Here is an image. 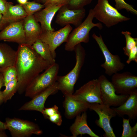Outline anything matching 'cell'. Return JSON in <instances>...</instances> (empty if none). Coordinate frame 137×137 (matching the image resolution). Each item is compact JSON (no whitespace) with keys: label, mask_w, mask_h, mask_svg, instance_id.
Wrapping results in <instances>:
<instances>
[{"label":"cell","mask_w":137,"mask_h":137,"mask_svg":"<svg viewBox=\"0 0 137 137\" xmlns=\"http://www.w3.org/2000/svg\"><path fill=\"white\" fill-rule=\"evenodd\" d=\"M15 66L17 72V92L21 94L40 73L50 65L35 50L32 45L26 43L19 45Z\"/></svg>","instance_id":"obj_1"},{"label":"cell","mask_w":137,"mask_h":137,"mask_svg":"<svg viewBox=\"0 0 137 137\" xmlns=\"http://www.w3.org/2000/svg\"><path fill=\"white\" fill-rule=\"evenodd\" d=\"M74 51L76 55L75 65L67 74L63 76H58L57 78L59 90L63 94H73L74 86L78 78L85 61V50L81 43L75 46Z\"/></svg>","instance_id":"obj_2"},{"label":"cell","mask_w":137,"mask_h":137,"mask_svg":"<svg viewBox=\"0 0 137 137\" xmlns=\"http://www.w3.org/2000/svg\"><path fill=\"white\" fill-rule=\"evenodd\" d=\"M94 18V12L93 9H91L85 20L69 34L65 45V50L73 51L75 46L81 42L88 43L90 39V32L94 27H96L100 30L102 29V24L100 23H95L93 22Z\"/></svg>","instance_id":"obj_3"},{"label":"cell","mask_w":137,"mask_h":137,"mask_svg":"<svg viewBox=\"0 0 137 137\" xmlns=\"http://www.w3.org/2000/svg\"><path fill=\"white\" fill-rule=\"evenodd\" d=\"M59 69V64L55 63L37 75L26 88L25 96L32 98L55 83Z\"/></svg>","instance_id":"obj_4"},{"label":"cell","mask_w":137,"mask_h":137,"mask_svg":"<svg viewBox=\"0 0 137 137\" xmlns=\"http://www.w3.org/2000/svg\"><path fill=\"white\" fill-rule=\"evenodd\" d=\"M93 10L94 18L108 28L130 19L122 14L109 4L108 0H98Z\"/></svg>","instance_id":"obj_5"},{"label":"cell","mask_w":137,"mask_h":137,"mask_svg":"<svg viewBox=\"0 0 137 137\" xmlns=\"http://www.w3.org/2000/svg\"><path fill=\"white\" fill-rule=\"evenodd\" d=\"M5 123L7 129L13 137H28L32 134L40 135L43 133L37 124L28 121L7 118Z\"/></svg>","instance_id":"obj_6"},{"label":"cell","mask_w":137,"mask_h":137,"mask_svg":"<svg viewBox=\"0 0 137 137\" xmlns=\"http://www.w3.org/2000/svg\"><path fill=\"white\" fill-rule=\"evenodd\" d=\"M89 109L94 111L98 115L99 119L95 123L104 131L103 136L116 137L110 123L111 119L117 115L114 110L108 105L97 103H89Z\"/></svg>","instance_id":"obj_7"},{"label":"cell","mask_w":137,"mask_h":137,"mask_svg":"<svg viewBox=\"0 0 137 137\" xmlns=\"http://www.w3.org/2000/svg\"><path fill=\"white\" fill-rule=\"evenodd\" d=\"M92 37L96 42L104 57L105 61L101 65L104 68L105 73L110 76L123 70L125 65L121 61L118 55H113L109 50L100 34L97 36L94 33Z\"/></svg>","instance_id":"obj_8"},{"label":"cell","mask_w":137,"mask_h":137,"mask_svg":"<svg viewBox=\"0 0 137 137\" xmlns=\"http://www.w3.org/2000/svg\"><path fill=\"white\" fill-rule=\"evenodd\" d=\"M98 79L102 104L110 107H118L123 104L129 97V95L116 94L113 84L105 75H101Z\"/></svg>","instance_id":"obj_9"},{"label":"cell","mask_w":137,"mask_h":137,"mask_svg":"<svg viewBox=\"0 0 137 137\" xmlns=\"http://www.w3.org/2000/svg\"><path fill=\"white\" fill-rule=\"evenodd\" d=\"M73 29L70 25H67L55 31H42L39 38L49 46L53 57L56 56L55 50L62 43L66 42L68 36Z\"/></svg>","instance_id":"obj_10"},{"label":"cell","mask_w":137,"mask_h":137,"mask_svg":"<svg viewBox=\"0 0 137 137\" xmlns=\"http://www.w3.org/2000/svg\"><path fill=\"white\" fill-rule=\"evenodd\" d=\"M111 80L117 94L129 95L137 88V76L129 72L114 74Z\"/></svg>","instance_id":"obj_11"},{"label":"cell","mask_w":137,"mask_h":137,"mask_svg":"<svg viewBox=\"0 0 137 137\" xmlns=\"http://www.w3.org/2000/svg\"><path fill=\"white\" fill-rule=\"evenodd\" d=\"M57 12L55 22L61 26L71 24L77 27L82 23L86 14L84 8L71 9L68 8L67 5L61 7Z\"/></svg>","instance_id":"obj_12"},{"label":"cell","mask_w":137,"mask_h":137,"mask_svg":"<svg viewBox=\"0 0 137 137\" xmlns=\"http://www.w3.org/2000/svg\"><path fill=\"white\" fill-rule=\"evenodd\" d=\"M73 94L79 99L89 103H102L98 79H93L88 81Z\"/></svg>","instance_id":"obj_13"},{"label":"cell","mask_w":137,"mask_h":137,"mask_svg":"<svg viewBox=\"0 0 137 137\" xmlns=\"http://www.w3.org/2000/svg\"><path fill=\"white\" fill-rule=\"evenodd\" d=\"M23 21L24 19L5 27L0 32V41L16 43L19 45L26 43Z\"/></svg>","instance_id":"obj_14"},{"label":"cell","mask_w":137,"mask_h":137,"mask_svg":"<svg viewBox=\"0 0 137 137\" xmlns=\"http://www.w3.org/2000/svg\"><path fill=\"white\" fill-rule=\"evenodd\" d=\"M63 106L66 117L71 119L89 109V103L81 100L73 94H64Z\"/></svg>","instance_id":"obj_15"},{"label":"cell","mask_w":137,"mask_h":137,"mask_svg":"<svg viewBox=\"0 0 137 137\" xmlns=\"http://www.w3.org/2000/svg\"><path fill=\"white\" fill-rule=\"evenodd\" d=\"M59 90L57 81L46 89L35 96L22 106L19 111H36L41 113L44 108L45 102L48 97Z\"/></svg>","instance_id":"obj_16"},{"label":"cell","mask_w":137,"mask_h":137,"mask_svg":"<svg viewBox=\"0 0 137 137\" xmlns=\"http://www.w3.org/2000/svg\"><path fill=\"white\" fill-rule=\"evenodd\" d=\"M63 6L62 5H50L34 14L36 21L40 23L42 31H55L51 26V22L56 12Z\"/></svg>","instance_id":"obj_17"},{"label":"cell","mask_w":137,"mask_h":137,"mask_svg":"<svg viewBox=\"0 0 137 137\" xmlns=\"http://www.w3.org/2000/svg\"><path fill=\"white\" fill-rule=\"evenodd\" d=\"M23 27L26 43L32 45L40 37L42 31L41 26L33 14L27 16L24 19Z\"/></svg>","instance_id":"obj_18"},{"label":"cell","mask_w":137,"mask_h":137,"mask_svg":"<svg viewBox=\"0 0 137 137\" xmlns=\"http://www.w3.org/2000/svg\"><path fill=\"white\" fill-rule=\"evenodd\" d=\"M112 108L119 116L126 115L130 119L134 120L137 116V89L129 95L128 98L123 104L117 107Z\"/></svg>","instance_id":"obj_19"},{"label":"cell","mask_w":137,"mask_h":137,"mask_svg":"<svg viewBox=\"0 0 137 137\" xmlns=\"http://www.w3.org/2000/svg\"><path fill=\"white\" fill-rule=\"evenodd\" d=\"M27 16L21 5H13L12 3L9 2L7 10L3 16L2 21L3 29L10 24L24 19Z\"/></svg>","instance_id":"obj_20"},{"label":"cell","mask_w":137,"mask_h":137,"mask_svg":"<svg viewBox=\"0 0 137 137\" xmlns=\"http://www.w3.org/2000/svg\"><path fill=\"white\" fill-rule=\"evenodd\" d=\"M87 115L86 111L76 116L74 122L70 128L72 134V137H76L79 135L87 134L91 137H99L92 131L89 127L87 121Z\"/></svg>","instance_id":"obj_21"},{"label":"cell","mask_w":137,"mask_h":137,"mask_svg":"<svg viewBox=\"0 0 137 137\" xmlns=\"http://www.w3.org/2000/svg\"><path fill=\"white\" fill-rule=\"evenodd\" d=\"M17 56V50L5 43H0V67L3 70L15 66Z\"/></svg>","instance_id":"obj_22"},{"label":"cell","mask_w":137,"mask_h":137,"mask_svg":"<svg viewBox=\"0 0 137 137\" xmlns=\"http://www.w3.org/2000/svg\"><path fill=\"white\" fill-rule=\"evenodd\" d=\"M32 46L36 52L50 65L55 63L56 61L52 55L49 45L39 38L32 44Z\"/></svg>","instance_id":"obj_23"},{"label":"cell","mask_w":137,"mask_h":137,"mask_svg":"<svg viewBox=\"0 0 137 137\" xmlns=\"http://www.w3.org/2000/svg\"><path fill=\"white\" fill-rule=\"evenodd\" d=\"M18 82L17 78L9 81L5 86V90L1 91L0 96V104L11 99L17 92Z\"/></svg>","instance_id":"obj_24"},{"label":"cell","mask_w":137,"mask_h":137,"mask_svg":"<svg viewBox=\"0 0 137 137\" xmlns=\"http://www.w3.org/2000/svg\"><path fill=\"white\" fill-rule=\"evenodd\" d=\"M121 33L124 36L126 41V45L123 48L124 53L128 57L130 50L137 45V38L132 37L129 31H122Z\"/></svg>","instance_id":"obj_25"},{"label":"cell","mask_w":137,"mask_h":137,"mask_svg":"<svg viewBox=\"0 0 137 137\" xmlns=\"http://www.w3.org/2000/svg\"><path fill=\"white\" fill-rule=\"evenodd\" d=\"M3 86H5L10 81L17 78V74L15 66H10L3 70L2 72Z\"/></svg>","instance_id":"obj_26"},{"label":"cell","mask_w":137,"mask_h":137,"mask_svg":"<svg viewBox=\"0 0 137 137\" xmlns=\"http://www.w3.org/2000/svg\"><path fill=\"white\" fill-rule=\"evenodd\" d=\"M22 5L27 16L33 15L45 7L43 4H42L35 1L28 2L25 4Z\"/></svg>","instance_id":"obj_27"},{"label":"cell","mask_w":137,"mask_h":137,"mask_svg":"<svg viewBox=\"0 0 137 137\" xmlns=\"http://www.w3.org/2000/svg\"><path fill=\"white\" fill-rule=\"evenodd\" d=\"M123 130L121 137H137V133L133 131L130 123V119L123 118Z\"/></svg>","instance_id":"obj_28"},{"label":"cell","mask_w":137,"mask_h":137,"mask_svg":"<svg viewBox=\"0 0 137 137\" xmlns=\"http://www.w3.org/2000/svg\"><path fill=\"white\" fill-rule=\"evenodd\" d=\"M115 3V8L118 11L125 9L128 12L135 15L137 14V11L131 5L126 3L124 0H114Z\"/></svg>","instance_id":"obj_29"},{"label":"cell","mask_w":137,"mask_h":137,"mask_svg":"<svg viewBox=\"0 0 137 137\" xmlns=\"http://www.w3.org/2000/svg\"><path fill=\"white\" fill-rule=\"evenodd\" d=\"M93 0H70L67 6L71 9H77L84 8L91 3Z\"/></svg>","instance_id":"obj_30"},{"label":"cell","mask_w":137,"mask_h":137,"mask_svg":"<svg viewBox=\"0 0 137 137\" xmlns=\"http://www.w3.org/2000/svg\"><path fill=\"white\" fill-rule=\"evenodd\" d=\"M59 112L58 107L57 106L54 105L52 107L44 108L41 113L44 117L48 118L49 117Z\"/></svg>","instance_id":"obj_31"},{"label":"cell","mask_w":137,"mask_h":137,"mask_svg":"<svg viewBox=\"0 0 137 137\" xmlns=\"http://www.w3.org/2000/svg\"><path fill=\"white\" fill-rule=\"evenodd\" d=\"M128 57V58L126 61L127 64H129L133 61L137 62V45L130 50Z\"/></svg>","instance_id":"obj_32"},{"label":"cell","mask_w":137,"mask_h":137,"mask_svg":"<svg viewBox=\"0 0 137 137\" xmlns=\"http://www.w3.org/2000/svg\"><path fill=\"white\" fill-rule=\"evenodd\" d=\"M70 0H46L43 4L45 7L51 5H67Z\"/></svg>","instance_id":"obj_33"},{"label":"cell","mask_w":137,"mask_h":137,"mask_svg":"<svg viewBox=\"0 0 137 137\" xmlns=\"http://www.w3.org/2000/svg\"><path fill=\"white\" fill-rule=\"evenodd\" d=\"M50 121L58 126L61 125L62 122L61 115L59 112L48 118Z\"/></svg>","instance_id":"obj_34"},{"label":"cell","mask_w":137,"mask_h":137,"mask_svg":"<svg viewBox=\"0 0 137 137\" xmlns=\"http://www.w3.org/2000/svg\"><path fill=\"white\" fill-rule=\"evenodd\" d=\"M9 3L6 0H0V13L3 15L7 10Z\"/></svg>","instance_id":"obj_35"},{"label":"cell","mask_w":137,"mask_h":137,"mask_svg":"<svg viewBox=\"0 0 137 137\" xmlns=\"http://www.w3.org/2000/svg\"><path fill=\"white\" fill-rule=\"evenodd\" d=\"M6 129H7L5 123L0 121V131H4Z\"/></svg>","instance_id":"obj_36"},{"label":"cell","mask_w":137,"mask_h":137,"mask_svg":"<svg viewBox=\"0 0 137 137\" xmlns=\"http://www.w3.org/2000/svg\"><path fill=\"white\" fill-rule=\"evenodd\" d=\"M3 86V76L2 73H0V96L1 94V89L2 87Z\"/></svg>","instance_id":"obj_37"},{"label":"cell","mask_w":137,"mask_h":137,"mask_svg":"<svg viewBox=\"0 0 137 137\" xmlns=\"http://www.w3.org/2000/svg\"><path fill=\"white\" fill-rule=\"evenodd\" d=\"M17 1L21 5L25 4L28 2V0H17Z\"/></svg>","instance_id":"obj_38"},{"label":"cell","mask_w":137,"mask_h":137,"mask_svg":"<svg viewBox=\"0 0 137 137\" xmlns=\"http://www.w3.org/2000/svg\"><path fill=\"white\" fill-rule=\"evenodd\" d=\"M7 135L4 131H0V137H7Z\"/></svg>","instance_id":"obj_39"},{"label":"cell","mask_w":137,"mask_h":137,"mask_svg":"<svg viewBox=\"0 0 137 137\" xmlns=\"http://www.w3.org/2000/svg\"><path fill=\"white\" fill-rule=\"evenodd\" d=\"M3 16V14L0 13V30H1L3 29L2 24V21Z\"/></svg>","instance_id":"obj_40"},{"label":"cell","mask_w":137,"mask_h":137,"mask_svg":"<svg viewBox=\"0 0 137 137\" xmlns=\"http://www.w3.org/2000/svg\"><path fill=\"white\" fill-rule=\"evenodd\" d=\"M132 129L133 131L135 132H137V122L135 125L132 127Z\"/></svg>","instance_id":"obj_41"},{"label":"cell","mask_w":137,"mask_h":137,"mask_svg":"<svg viewBox=\"0 0 137 137\" xmlns=\"http://www.w3.org/2000/svg\"><path fill=\"white\" fill-rule=\"evenodd\" d=\"M39 0L40 2L43 3L44 4L46 0Z\"/></svg>","instance_id":"obj_42"},{"label":"cell","mask_w":137,"mask_h":137,"mask_svg":"<svg viewBox=\"0 0 137 137\" xmlns=\"http://www.w3.org/2000/svg\"><path fill=\"white\" fill-rule=\"evenodd\" d=\"M3 71V70L0 67V73H2Z\"/></svg>","instance_id":"obj_43"},{"label":"cell","mask_w":137,"mask_h":137,"mask_svg":"<svg viewBox=\"0 0 137 137\" xmlns=\"http://www.w3.org/2000/svg\"><path fill=\"white\" fill-rule=\"evenodd\" d=\"M37 0V1H40L39 0Z\"/></svg>","instance_id":"obj_44"}]
</instances>
